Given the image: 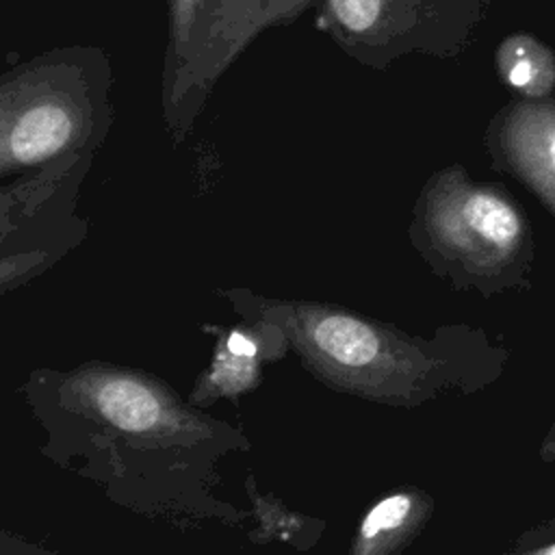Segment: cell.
Wrapping results in <instances>:
<instances>
[{
	"label": "cell",
	"instance_id": "1",
	"mask_svg": "<svg viewBox=\"0 0 555 555\" xmlns=\"http://www.w3.org/2000/svg\"><path fill=\"white\" fill-rule=\"evenodd\" d=\"M104 50L69 46L0 74V182L95 156L113 124Z\"/></svg>",
	"mask_w": 555,
	"mask_h": 555
},
{
	"label": "cell",
	"instance_id": "2",
	"mask_svg": "<svg viewBox=\"0 0 555 555\" xmlns=\"http://www.w3.org/2000/svg\"><path fill=\"white\" fill-rule=\"evenodd\" d=\"M236 308L275 327L301 362L338 390L408 403L431 371V360L414 343L343 308L256 295Z\"/></svg>",
	"mask_w": 555,
	"mask_h": 555
},
{
	"label": "cell",
	"instance_id": "3",
	"mask_svg": "<svg viewBox=\"0 0 555 555\" xmlns=\"http://www.w3.org/2000/svg\"><path fill=\"white\" fill-rule=\"evenodd\" d=\"M336 46L386 69L410 54L451 59L468 50L494 0H319Z\"/></svg>",
	"mask_w": 555,
	"mask_h": 555
},
{
	"label": "cell",
	"instance_id": "4",
	"mask_svg": "<svg viewBox=\"0 0 555 555\" xmlns=\"http://www.w3.org/2000/svg\"><path fill=\"white\" fill-rule=\"evenodd\" d=\"M414 215L436 251L477 273L503 269L527 241L525 215L505 189L473 180L460 165L425 182Z\"/></svg>",
	"mask_w": 555,
	"mask_h": 555
},
{
	"label": "cell",
	"instance_id": "5",
	"mask_svg": "<svg viewBox=\"0 0 555 555\" xmlns=\"http://www.w3.org/2000/svg\"><path fill=\"white\" fill-rule=\"evenodd\" d=\"M61 390L69 410L102 425L128 444L147 449L215 444L223 429V423L186 408L156 377L130 369L87 364L72 371Z\"/></svg>",
	"mask_w": 555,
	"mask_h": 555
},
{
	"label": "cell",
	"instance_id": "6",
	"mask_svg": "<svg viewBox=\"0 0 555 555\" xmlns=\"http://www.w3.org/2000/svg\"><path fill=\"white\" fill-rule=\"evenodd\" d=\"M314 2L217 0L180 95L171 111L163 115L171 143H180L189 134L217 80L262 30L293 22Z\"/></svg>",
	"mask_w": 555,
	"mask_h": 555
},
{
	"label": "cell",
	"instance_id": "7",
	"mask_svg": "<svg viewBox=\"0 0 555 555\" xmlns=\"http://www.w3.org/2000/svg\"><path fill=\"white\" fill-rule=\"evenodd\" d=\"M483 145L496 169L520 180L555 215V95L501 106Z\"/></svg>",
	"mask_w": 555,
	"mask_h": 555
},
{
	"label": "cell",
	"instance_id": "8",
	"mask_svg": "<svg viewBox=\"0 0 555 555\" xmlns=\"http://www.w3.org/2000/svg\"><path fill=\"white\" fill-rule=\"evenodd\" d=\"M74 202L41 217L22 236L0 247V291H7L46 271L65 249L78 241Z\"/></svg>",
	"mask_w": 555,
	"mask_h": 555
},
{
	"label": "cell",
	"instance_id": "9",
	"mask_svg": "<svg viewBox=\"0 0 555 555\" xmlns=\"http://www.w3.org/2000/svg\"><path fill=\"white\" fill-rule=\"evenodd\" d=\"M429 516L421 490H397L377 501L362 518L349 555H395Z\"/></svg>",
	"mask_w": 555,
	"mask_h": 555
},
{
	"label": "cell",
	"instance_id": "10",
	"mask_svg": "<svg viewBox=\"0 0 555 555\" xmlns=\"http://www.w3.org/2000/svg\"><path fill=\"white\" fill-rule=\"evenodd\" d=\"M217 0H167L163 115L176 104Z\"/></svg>",
	"mask_w": 555,
	"mask_h": 555
},
{
	"label": "cell",
	"instance_id": "11",
	"mask_svg": "<svg viewBox=\"0 0 555 555\" xmlns=\"http://www.w3.org/2000/svg\"><path fill=\"white\" fill-rule=\"evenodd\" d=\"M499 80L520 100L555 95V50L531 33H512L494 50Z\"/></svg>",
	"mask_w": 555,
	"mask_h": 555
},
{
	"label": "cell",
	"instance_id": "12",
	"mask_svg": "<svg viewBox=\"0 0 555 555\" xmlns=\"http://www.w3.org/2000/svg\"><path fill=\"white\" fill-rule=\"evenodd\" d=\"M256 356H260V349L254 336L243 332H232L223 349L217 353L210 373L202 384H197L193 395H199L206 388H212L208 395L215 397L225 392H238L254 386V377L258 373Z\"/></svg>",
	"mask_w": 555,
	"mask_h": 555
},
{
	"label": "cell",
	"instance_id": "13",
	"mask_svg": "<svg viewBox=\"0 0 555 555\" xmlns=\"http://www.w3.org/2000/svg\"><path fill=\"white\" fill-rule=\"evenodd\" d=\"M540 455H542V460H555V425H553L551 434L546 436V440H544V447H542Z\"/></svg>",
	"mask_w": 555,
	"mask_h": 555
},
{
	"label": "cell",
	"instance_id": "14",
	"mask_svg": "<svg viewBox=\"0 0 555 555\" xmlns=\"http://www.w3.org/2000/svg\"><path fill=\"white\" fill-rule=\"evenodd\" d=\"M522 555H555V542H553V544H546V546H542V548H535V551L522 553Z\"/></svg>",
	"mask_w": 555,
	"mask_h": 555
},
{
	"label": "cell",
	"instance_id": "15",
	"mask_svg": "<svg viewBox=\"0 0 555 555\" xmlns=\"http://www.w3.org/2000/svg\"><path fill=\"white\" fill-rule=\"evenodd\" d=\"M0 555H28V553L22 551V548H4V546H0Z\"/></svg>",
	"mask_w": 555,
	"mask_h": 555
}]
</instances>
